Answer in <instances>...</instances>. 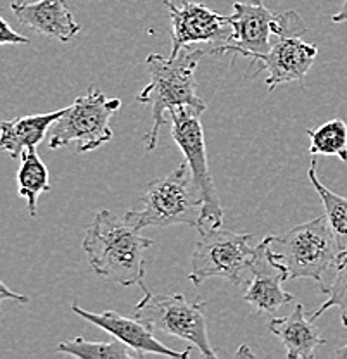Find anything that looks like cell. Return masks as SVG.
Returning a JSON list of instances; mask_svg holds the SVG:
<instances>
[{"label": "cell", "mask_w": 347, "mask_h": 359, "mask_svg": "<svg viewBox=\"0 0 347 359\" xmlns=\"http://www.w3.org/2000/svg\"><path fill=\"white\" fill-rule=\"evenodd\" d=\"M203 112V109L190 106L175 107V109L168 111L171 119V138L184 152L185 163L189 164L193 183L203 196V215H200L197 231L219 228L225 218L218 190H216L211 171H209L206 138H204V130L200 125Z\"/></svg>", "instance_id": "cell-8"}, {"label": "cell", "mask_w": 347, "mask_h": 359, "mask_svg": "<svg viewBox=\"0 0 347 359\" xmlns=\"http://www.w3.org/2000/svg\"><path fill=\"white\" fill-rule=\"evenodd\" d=\"M332 21H334V22H344V21H347V0H344V4H342L341 11H339L337 14H334V16H332Z\"/></svg>", "instance_id": "cell-24"}, {"label": "cell", "mask_w": 347, "mask_h": 359, "mask_svg": "<svg viewBox=\"0 0 347 359\" xmlns=\"http://www.w3.org/2000/svg\"><path fill=\"white\" fill-rule=\"evenodd\" d=\"M50 190L48 170L36 147L25 149L21 154V166L18 170V196L26 201L29 216L35 218L39 208V196Z\"/></svg>", "instance_id": "cell-17"}, {"label": "cell", "mask_w": 347, "mask_h": 359, "mask_svg": "<svg viewBox=\"0 0 347 359\" xmlns=\"http://www.w3.org/2000/svg\"><path fill=\"white\" fill-rule=\"evenodd\" d=\"M140 202V209H132L125 215L126 222L139 230L171 224L199 228L204 202L186 163L175 168L166 177L152 180Z\"/></svg>", "instance_id": "cell-4"}, {"label": "cell", "mask_w": 347, "mask_h": 359, "mask_svg": "<svg viewBox=\"0 0 347 359\" xmlns=\"http://www.w3.org/2000/svg\"><path fill=\"white\" fill-rule=\"evenodd\" d=\"M266 241L268 254L285 269L290 280L311 278L327 294V276L328 273L334 275L342 252L325 212L277 237L268 235Z\"/></svg>", "instance_id": "cell-3"}, {"label": "cell", "mask_w": 347, "mask_h": 359, "mask_svg": "<svg viewBox=\"0 0 347 359\" xmlns=\"http://www.w3.org/2000/svg\"><path fill=\"white\" fill-rule=\"evenodd\" d=\"M64 109H57L43 114H28L21 118L2 121L0 125V147L13 159L23 154L25 149L36 147L50 132L52 125L64 114Z\"/></svg>", "instance_id": "cell-16"}, {"label": "cell", "mask_w": 347, "mask_h": 359, "mask_svg": "<svg viewBox=\"0 0 347 359\" xmlns=\"http://www.w3.org/2000/svg\"><path fill=\"white\" fill-rule=\"evenodd\" d=\"M209 54V48L185 47L175 57L159 54H151L145 59L151 81L137 95V102L151 104L152 106V126L151 132L145 135V151L152 152L159 144L166 112L175 107H197L206 111V102L197 95L196 69L199 61Z\"/></svg>", "instance_id": "cell-2"}, {"label": "cell", "mask_w": 347, "mask_h": 359, "mask_svg": "<svg viewBox=\"0 0 347 359\" xmlns=\"http://www.w3.org/2000/svg\"><path fill=\"white\" fill-rule=\"evenodd\" d=\"M235 356H237V358H240V356H254V354H252V351L249 349V346L242 344L240 349H238L237 353H235Z\"/></svg>", "instance_id": "cell-25"}, {"label": "cell", "mask_w": 347, "mask_h": 359, "mask_svg": "<svg viewBox=\"0 0 347 359\" xmlns=\"http://www.w3.org/2000/svg\"><path fill=\"white\" fill-rule=\"evenodd\" d=\"M164 7L170 11L171 20V57L193 43H209V54L216 55L231 39L233 28L230 25V14L223 16L193 0H185L182 6L164 0Z\"/></svg>", "instance_id": "cell-10"}, {"label": "cell", "mask_w": 347, "mask_h": 359, "mask_svg": "<svg viewBox=\"0 0 347 359\" xmlns=\"http://www.w3.org/2000/svg\"><path fill=\"white\" fill-rule=\"evenodd\" d=\"M289 275L277 261L268 254L266 237L256 245V257L251 268V280L244 292V301L257 313L273 314L280 308L294 301V295L283 290L282 283Z\"/></svg>", "instance_id": "cell-13"}, {"label": "cell", "mask_w": 347, "mask_h": 359, "mask_svg": "<svg viewBox=\"0 0 347 359\" xmlns=\"http://www.w3.org/2000/svg\"><path fill=\"white\" fill-rule=\"evenodd\" d=\"M0 292H2V299H13V301L20 302V304H28V302H29L28 295H23V294H18V292H13V290L9 289V287L6 285V283H2V285H0Z\"/></svg>", "instance_id": "cell-23"}, {"label": "cell", "mask_w": 347, "mask_h": 359, "mask_svg": "<svg viewBox=\"0 0 347 359\" xmlns=\"http://www.w3.org/2000/svg\"><path fill=\"white\" fill-rule=\"evenodd\" d=\"M268 328L283 344L289 359H311L316 347L325 344L318 328L315 327V321L306 318L302 304H296L289 316L273 318Z\"/></svg>", "instance_id": "cell-15"}, {"label": "cell", "mask_w": 347, "mask_h": 359, "mask_svg": "<svg viewBox=\"0 0 347 359\" xmlns=\"http://www.w3.org/2000/svg\"><path fill=\"white\" fill-rule=\"evenodd\" d=\"M278 18L280 14L268 9L263 0L233 2V13L230 14L233 33L229 43L223 45L215 57L231 54L233 62L235 57H247L256 65L271 50Z\"/></svg>", "instance_id": "cell-11"}, {"label": "cell", "mask_w": 347, "mask_h": 359, "mask_svg": "<svg viewBox=\"0 0 347 359\" xmlns=\"http://www.w3.org/2000/svg\"><path fill=\"white\" fill-rule=\"evenodd\" d=\"M199 235L190 259V282L199 287L209 278H223L242 285L256 257V247L251 245L252 235L222 226L200 230Z\"/></svg>", "instance_id": "cell-6"}, {"label": "cell", "mask_w": 347, "mask_h": 359, "mask_svg": "<svg viewBox=\"0 0 347 359\" xmlns=\"http://www.w3.org/2000/svg\"><path fill=\"white\" fill-rule=\"evenodd\" d=\"M328 299L311 314V320L316 321L325 311L330 308L341 309V321L347 328V252L342 254L335 266L334 275H332L330 283H328Z\"/></svg>", "instance_id": "cell-21"}, {"label": "cell", "mask_w": 347, "mask_h": 359, "mask_svg": "<svg viewBox=\"0 0 347 359\" xmlns=\"http://www.w3.org/2000/svg\"><path fill=\"white\" fill-rule=\"evenodd\" d=\"M311 140L309 154L313 156H337L347 163V125L342 119L335 118L323 123L315 130H306Z\"/></svg>", "instance_id": "cell-20"}, {"label": "cell", "mask_w": 347, "mask_h": 359, "mask_svg": "<svg viewBox=\"0 0 347 359\" xmlns=\"http://www.w3.org/2000/svg\"><path fill=\"white\" fill-rule=\"evenodd\" d=\"M152 244L139 228L107 209L97 212L81 242L93 271L123 287L144 285V252Z\"/></svg>", "instance_id": "cell-1"}, {"label": "cell", "mask_w": 347, "mask_h": 359, "mask_svg": "<svg viewBox=\"0 0 347 359\" xmlns=\"http://www.w3.org/2000/svg\"><path fill=\"white\" fill-rule=\"evenodd\" d=\"M74 314H78L83 320L90 321L95 327L102 328L104 332H107L109 335H113L114 339L121 340L123 344H126L128 347H132L135 353L140 354V358H145L147 354H158V356H168V358H189L190 349L184 351H173L170 347H166L161 340H158L154 337V330H152L149 325H145L144 321L133 318H126L118 314L116 311H104V313H92L85 311L80 306L74 302L71 306Z\"/></svg>", "instance_id": "cell-12"}, {"label": "cell", "mask_w": 347, "mask_h": 359, "mask_svg": "<svg viewBox=\"0 0 347 359\" xmlns=\"http://www.w3.org/2000/svg\"><path fill=\"white\" fill-rule=\"evenodd\" d=\"M11 11L26 28L62 43L73 40L81 29L66 0H39L35 4L14 0Z\"/></svg>", "instance_id": "cell-14"}, {"label": "cell", "mask_w": 347, "mask_h": 359, "mask_svg": "<svg viewBox=\"0 0 347 359\" xmlns=\"http://www.w3.org/2000/svg\"><path fill=\"white\" fill-rule=\"evenodd\" d=\"M0 43H29V40L26 39L25 35H21V33L14 32L13 26L2 18V20H0Z\"/></svg>", "instance_id": "cell-22"}, {"label": "cell", "mask_w": 347, "mask_h": 359, "mask_svg": "<svg viewBox=\"0 0 347 359\" xmlns=\"http://www.w3.org/2000/svg\"><path fill=\"white\" fill-rule=\"evenodd\" d=\"M308 178L311 182L313 189L320 196L323 202V211L327 216L328 223H330L332 231H334L335 238H337L339 249L342 254L347 252V199L339 196V194L332 192L327 187L320 182L318 175H316V161H311V166L308 170Z\"/></svg>", "instance_id": "cell-18"}, {"label": "cell", "mask_w": 347, "mask_h": 359, "mask_svg": "<svg viewBox=\"0 0 347 359\" xmlns=\"http://www.w3.org/2000/svg\"><path fill=\"white\" fill-rule=\"evenodd\" d=\"M144 297L133 308V316L152 330L185 340L197 347L204 358H216L207 337L206 301H186L184 294H154L142 285Z\"/></svg>", "instance_id": "cell-7"}, {"label": "cell", "mask_w": 347, "mask_h": 359, "mask_svg": "<svg viewBox=\"0 0 347 359\" xmlns=\"http://www.w3.org/2000/svg\"><path fill=\"white\" fill-rule=\"evenodd\" d=\"M121 107V99L107 97L99 88L90 87L87 93L76 97L64 114L48 132V147L52 151L74 144V152L85 154L99 149L113 138L109 121Z\"/></svg>", "instance_id": "cell-5"}, {"label": "cell", "mask_w": 347, "mask_h": 359, "mask_svg": "<svg viewBox=\"0 0 347 359\" xmlns=\"http://www.w3.org/2000/svg\"><path fill=\"white\" fill-rule=\"evenodd\" d=\"M335 356L342 358V359H347V344H346V346L339 347V349L335 351Z\"/></svg>", "instance_id": "cell-26"}, {"label": "cell", "mask_w": 347, "mask_h": 359, "mask_svg": "<svg viewBox=\"0 0 347 359\" xmlns=\"http://www.w3.org/2000/svg\"><path fill=\"white\" fill-rule=\"evenodd\" d=\"M306 32V22L296 11H285L280 14L271 50L256 62L261 69H266L268 76L264 83L268 92H273L278 85L304 81L318 55V48L315 45L302 40Z\"/></svg>", "instance_id": "cell-9"}, {"label": "cell", "mask_w": 347, "mask_h": 359, "mask_svg": "<svg viewBox=\"0 0 347 359\" xmlns=\"http://www.w3.org/2000/svg\"><path fill=\"white\" fill-rule=\"evenodd\" d=\"M57 353L81 359H135L140 358L139 353L123 344L121 340L113 342H92V340L76 337L73 340H64L57 344Z\"/></svg>", "instance_id": "cell-19"}]
</instances>
